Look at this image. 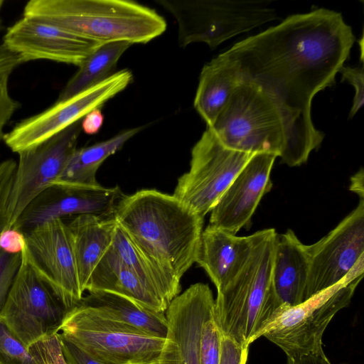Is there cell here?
<instances>
[{
	"label": "cell",
	"instance_id": "obj_1",
	"mask_svg": "<svg viewBox=\"0 0 364 364\" xmlns=\"http://www.w3.org/2000/svg\"><path fill=\"white\" fill-rule=\"evenodd\" d=\"M355 40L341 13L321 8L289 16L226 50L242 82L257 84L279 109L286 134L280 158L287 166L305 163L321 145L324 134L313 123L312 100L335 84Z\"/></svg>",
	"mask_w": 364,
	"mask_h": 364
},
{
	"label": "cell",
	"instance_id": "obj_2",
	"mask_svg": "<svg viewBox=\"0 0 364 364\" xmlns=\"http://www.w3.org/2000/svg\"><path fill=\"white\" fill-rule=\"evenodd\" d=\"M114 217L139 248L179 279L196 263L204 218L173 195L154 189L124 195Z\"/></svg>",
	"mask_w": 364,
	"mask_h": 364
},
{
	"label": "cell",
	"instance_id": "obj_3",
	"mask_svg": "<svg viewBox=\"0 0 364 364\" xmlns=\"http://www.w3.org/2000/svg\"><path fill=\"white\" fill-rule=\"evenodd\" d=\"M23 16L101 44L146 43L166 29L155 10L129 0H31Z\"/></svg>",
	"mask_w": 364,
	"mask_h": 364
},
{
	"label": "cell",
	"instance_id": "obj_4",
	"mask_svg": "<svg viewBox=\"0 0 364 364\" xmlns=\"http://www.w3.org/2000/svg\"><path fill=\"white\" fill-rule=\"evenodd\" d=\"M252 252L237 275L218 291L214 317L222 333L250 347L264 323L281 305L272 282L277 232H255Z\"/></svg>",
	"mask_w": 364,
	"mask_h": 364
},
{
	"label": "cell",
	"instance_id": "obj_5",
	"mask_svg": "<svg viewBox=\"0 0 364 364\" xmlns=\"http://www.w3.org/2000/svg\"><path fill=\"white\" fill-rule=\"evenodd\" d=\"M363 272L364 257L335 285L297 305H280L256 334L255 341L264 337L290 359L324 355V331L336 314L350 303Z\"/></svg>",
	"mask_w": 364,
	"mask_h": 364
},
{
	"label": "cell",
	"instance_id": "obj_6",
	"mask_svg": "<svg viewBox=\"0 0 364 364\" xmlns=\"http://www.w3.org/2000/svg\"><path fill=\"white\" fill-rule=\"evenodd\" d=\"M58 333L101 364H159L165 343L80 303L66 311Z\"/></svg>",
	"mask_w": 364,
	"mask_h": 364
},
{
	"label": "cell",
	"instance_id": "obj_7",
	"mask_svg": "<svg viewBox=\"0 0 364 364\" xmlns=\"http://www.w3.org/2000/svg\"><path fill=\"white\" fill-rule=\"evenodd\" d=\"M226 147L252 154L281 157L286 134L281 114L255 83L242 81L209 127Z\"/></svg>",
	"mask_w": 364,
	"mask_h": 364
},
{
	"label": "cell",
	"instance_id": "obj_8",
	"mask_svg": "<svg viewBox=\"0 0 364 364\" xmlns=\"http://www.w3.org/2000/svg\"><path fill=\"white\" fill-rule=\"evenodd\" d=\"M176 19L178 43H205L211 49L242 33L277 18L264 0H156Z\"/></svg>",
	"mask_w": 364,
	"mask_h": 364
},
{
	"label": "cell",
	"instance_id": "obj_9",
	"mask_svg": "<svg viewBox=\"0 0 364 364\" xmlns=\"http://www.w3.org/2000/svg\"><path fill=\"white\" fill-rule=\"evenodd\" d=\"M253 155L226 147L207 127L192 149L190 169L178 179L173 196L204 218Z\"/></svg>",
	"mask_w": 364,
	"mask_h": 364
},
{
	"label": "cell",
	"instance_id": "obj_10",
	"mask_svg": "<svg viewBox=\"0 0 364 364\" xmlns=\"http://www.w3.org/2000/svg\"><path fill=\"white\" fill-rule=\"evenodd\" d=\"M66 311L21 252L20 266L0 311V321L29 348L58 333Z\"/></svg>",
	"mask_w": 364,
	"mask_h": 364
},
{
	"label": "cell",
	"instance_id": "obj_11",
	"mask_svg": "<svg viewBox=\"0 0 364 364\" xmlns=\"http://www.w3.org/2000/svg\"><path fill=\"white\" fill-rule=\"evenodd\" d=\"M132 80L133 75L128 69L114 73L102 82L21 120L5 134L3 141L17 154L33 148L100 108Z\"/></svg>",
	"mask_w": 364,
	"mask_h": 364
},
{
	"label": "cell",
	"instance_id": "obj_12",
	"mask_svg": "<svg viewBox=\"0 0 364 364\" xmlns=\"http://www.w3.org/2000/svg\"><path fill=\"white\" fill-rule=\"evenodd\" d=\"M22 254L68 311L83 297L70 232L63 219H54L26 232Z\"/></svg>",
	"mask_w": 364,
	"mask_h": 364
},
{
	"label": "cell",
	"instance_id": "obj_13",
	"mask_svg": "<svg viewBox=\"0 0 364 364\" xmlns=\"http://www.w3.org/2000/svg\"><path fill=\"white\" fill-rule=\"evenodd\" d=\"M81 122L18 154L9 206L11 228L26 206L64 171L77 149Z\"/></svg>",
	"mask_w": 364,
	"mask_h": 364
},
{
	"label": "cell",
	"instance_id": "obj_14",
	"mask_svg": "<svg viewBox=\"0 0 364 364\" xmlns=\"http://www.w3.org/2000/svg\"><path fill=\"white\" fill-rule=\"evenodd\" d=\"M307 247L309 270L304 301L341 281L364 257V199L326 235Z\"/></svg>",
	"mask_w": 364,
	"mask_h": 364
},
{
	"label": "cell",
	"instance_id": "obj_15",
	"mask_svg": "<svg viewBox=\"0 0 364 364\" xmlns=\"http://www.w3.org/2000/svg\"><path fill=\"white\" fill-rule=\"evenodd\" d=\"M124 195L118 186L53 183L26 206L11 228L26 232L51 220L70 215L113 217Z\"/></svg>",
	"mask_w": 364,
	"mask_h": 364
},
{
	"label": "cell",
	"instance_id": "obj_16",
	"mask_svg": "<svg viewBox=\"0 0 364 364\" xmlns=\"http://www.w3.org/2000/svg\"><path fill=\"white\" fill-rule=\"evenodd\" d=\"M215 299L207 284L191 285L168 304L167 333L159 364H200L202 327L213 314Z\"/></svg>",
	"mask_w": 364,
	"mask_h": 364
},
{
	"label": "cell",
	"instance_id": "obj_17",
	"mask_svg": "<svg viewBox=\"0 0 364 364\" xmlns=\"http://www.w3.org/2000/svg\"><path fill=\"white\" fill-rule=\"evenodd\" d=\"M3 44L22 63L48 60L77 67L101 45L26 16L6 29Z\"/></svg>",
	"mask_w": 364,
	"mask_h": 364
},
{
	"label": "cell",
	"instance_id": "obj_18",
	"mask_svg": "<svg viewBox=\"0 0 364 364\" xmlns=\"http://www.w3.org/2000/svg\"><path fill=\"white\" fill-rule=\"evenodd\" d=\"M275 155L254 154L210 211V225L235 235L250 223L262 197L272 188Z\"/></svg>",
	"mask_w": 364,
	"mask_h": 364
},
{
	"label": "cell",
	"instance_id": "obj_19",
	"mask_svg": "<svg viewBox=\"0 0 364 364\" xmlns=\"http://www.w3.org/2000/svg\"><path fill=\"white\" fill-rule=\"evenodd\" d=\"M255 234L237 236L212 225L203 230L196 260L208 274L217 291L241 271L254 246Z\"/></svg>",
	"mask_w": 364,
	"mask_h": 364
},
{
	"label": "cell",
	"instance_id": "obj_20",
	"mask_svg": "<svg viewBox=\"0 0 364 364\" xmlns=\"http://www.w3.org/2000/svg\"><path fill=\"white\" fill-rule=\"evenodd\" d=\"M85 291L117 294L158 313H165L168 306L154 289L125 265L110 248L92 272Z\"/></svg>",
	"mask_w": 364,
	"mask_h": 364
},
{
	"label": "cell",
	"instance_id": "obj_21",
	"mask_svg": "<svg viewBox=\"0 0 364 364\" xmlns=\"http://www.w3.org/2000/svg\"><path fill=\"white\" fill-rule=\"evenodd\" d=\"M309 270L307 245L291 229L284 233H277L272 282L281 305L295 306L304 301Z\"/></svg>",
	"mask_w": 364,
	"mask_h": 364
},
{
	"label": "cell",
	"instance_id": "obj_22",
	"mask_svg": "<svg viewBox=\"0 0 364 364\" xmlns=\"http://www.w3.org/2000/svg\"><path fill=\"white\" fill-rule=\"evenodd\" d=\"M66 224L79 282L85 292L92 272L111 247L117 223L114 216L80 215Z\"/></svg>",
	"mask_w": 364,
	"mask_h": 364
},
{
	"label": "cell",
	"instance_id": "obj_23",
	"mask_svg": "<svg viewBox=\"0 0 364 364\" xmlns=\"http://www.w3.org/2000/svg\"><path fill=\"white\" fill-rule=\"evenodd\" d=\"M242 82L240 67L226 51L204 65L193 105L198 114L210 127Z\"/></svg>",
	"mask_w": 364,
	"mask_h": 364
},
{
	"label": "cell",
	"instance_id": "obj_24",
	"mask_svg": "<svg viewBox=\"0 0 364 364\" xmlns=\"http://www.w3.org/2000/svg\"><path fill=\"white\" fill-rule=\"evenodd\" d=\"M79 303L93 308L109 319L143 333L166 338L167 321L165 313L148 310L125 297L104 291L89 292Z\"/></svg>",
	"mask_w": 364,
	"mask_h": 364
},
{
	"label": "cell",
	"instance_id": "obj_25",
	"mask_svg": "<svg viewBox=\"0 0 364 364\" xmlns=\"http://www.w3.org/2000/svg\"><path fill=\"white\" fill-rule=\"evenodd\" d=\"M110 249L168 304L180 294L181 279L139 248L117 223Z\"/></svg>",
	"mask_w": 364,
	"mask_h": 364
},
{
	"label": "cell",
	"instance_id": "obj_26",
	"mask_svg": "<svg viewBox=\"0 0 364 364\" xmlns=\"http://www.w3.org/2000/svg\"><path fill=\"white\" fill-rule=\"evenodd\" d=\"M142 127L122 132L116 136L90 146L77 149L60 176L51 183L97 186L96 173L101 164L114 154ZM50 185V186H51Z\"/></svg>",
	"mask_w": 364,
	"mask_h": 364
},
{
	"label": "cell",
	"instance_id": "obj_27",
	"mask_svg": "<svg viewBox=\"0 0 364 364\" xmlns=\"http://www.w3.org/2000/svg\"><path fill=\"white\" fill-rule=\"evenodd\" d=\"M132 44L116 41L101 44L79 67L60 93L57 101L67 100L112 75L122 54Z\"/></svg>",
	"mask_w": 364,
	"mask_h": 364
},
{
	"label": "cell",
	"instance_id": "obj_28",
	"mask_svg": "<svg viewBox=\"0 0 364 364\" xmlns=\"http://www.w3.org/2000/svg\"><path fill=\"white\" fill-rule=\"evenodd\" d=\"M0 364H34V358L30 350L1 321Z\"/></svg>",
	"mask_w": 364,
	"mask_h": 364
},
{
	"label": "cell",
	"instance_id": "obj_29",
	"mask_svg": "<svg viewBox=\"0 0 364 364\" xmlns=\"http://www.w3.org/2000/svg\"><path fill=\"white\" fill-rule=\"evenodd\" d=\"M221 331L213 314L204 322L200 338V364H220Z\"/></svg>",
	"mask_w": 364,
	"mask_h": 364
},
{
	"label": "cell",
	"instance_id": "obj_30",
	"mask_svg": "<svg viewBox=\"0 0 364 364\" xmlns=\"http://www.w3.org/2000/svg\"><path fill=\"white\" fill-rule=\"evenodd\" d=\"M16 168V161L14 159L0 162V237L11 228L9 206Z\"/></svg>",
	"mask_w": 364,
	"mask_h": 364
},
{
	"label": "cell",
	"instance_id": "obj_31",
	"mask_svg": "<svg viewBox=\"0 0 364 364\" xmlns=\"http://www.w3.org/2000/svg\"><path fill=\"white\" fill-rule=\"evenodd\" d=\"M21 262V253H9L0 249V311Z\"/></svg>",
	"mask_w": 364,
	"mask_h": 364
},
{
	"label": "cell",
	"instance_id": "obj_32",
	"mask_svg": "<svg viewBox=\"0 0 364 364\" xmlns=\"http://www.w3.org/2000/svg\"><path fill=\"white\" fill-rule=\"evenodd\" d=\"M11 74V72L0 74V141L4 140L6 124L20 107L19 102L11 96L9 91Z\"/></svg>",
	"mask_w": 364,
	"mask_h": 364
},
{
	"label": "cell",
	"instance_id": "obj_33",
	"mask_svg": "<svg viewBox=\"0 0 364 364\" xmlns=\"http://www.w3.org/2000/svg\"><path fill=\"white\" fill-rule=\"evenodd\" d=\"M339 73L342 75L341 81H348L355 89L353 105L349 112V118H352L362 107L364 103L363 68H352L343 65Z\"/></svg>",
	"mask_w": 364,
	"mask_h": 364
},
{
	"label": "cell",
	"instance_id": "obj_34",
	"mask_svg": "<svg viewBox=\"0 0 364 364\" xmlns=\"http://www.w3.org/2000/svg\"><path fill=\"white\" fill-rule=\"evenodd\" d=\"M249 348L222 333L220 364H246Z\"/></svg>",
	"mask_w": 364,
	"mask_h": 364
},
{
	"label": "cell",
	"instance_id": "obj_35",
	"mask_svg": "<svg viewBox=\"0 0 364 364\" xmlns=\"http://www.w3.org/2000/svg\"><path fill=\"white\" fill-rule=\"evenodd\" d=\"M62 351L68 364H101L59 333Z\"/></svg>",
	"mask_w": 364,
	"mask_h": 364
},
{
	"label": "cell",
	"instance_id": "obj_36",
	"mask_svg": "<svg viewBox=\"0 0 364 364\" xmlns=\"http://www.w3.org/2000/svg\"><path fill=\"white\" fill-rule=\"evenodd\" d=\"M25 245L23 232L15 228L6 230L0 237V249L9 253H21Z\"/></svg>",
	"mask_w": 364,
	"mask_h": 364
},
{
	"label": "cell",
	"instance_id": "obj_37",
	"mask_svg": "<svg viewBox=\"0 0 364 364\" xmlns=\"http://www.w3.org/2000/svg\"><path fill=\"white\" fill-rule=\"evenodd\" d=\"M103 122V114L100 108H97L90 112L82 118L81 129L87 134H95L101 129Z\"/></svg>",
	"mask_w": 364,
	"mask_h": 364
},
{
	"label": "cell",
	"instance_id": "obj_38",
	"mask_svg": "<svg viewBox=\"0 0 364 364\" xmlns=\"http://www.w3.org/2000/svg\"><path fill=\"white\" fill-rule=\"evenodd\" d=\"M28 349L34 358V364H56L46 337L32 345Z\"/></svg>",
	"mask_w": 364,
	"mask_h": 364
},
{
	"label": "cell",
	"instance_id": "obj_39",
	"mask_svg": "<svg viewBox=\"0 0 364 364\" xmlns=\"http://www.w3.org/2000/svg\"><path fill=\"white\" fill-rule=\"evenodd\" d=\"M20 57L3 43L0 45V74L11 72L21 64Z\"/></svg>",
	"mask_w": 364,
	"mask_h": 364
},
{
	"label": "cell",
	"instance_id": "obj_40",
	"mask_svg": "<svg viewBox=\"0 0 364 364\" xmlns=\"http://www.w3.org/2000/svg\"><path fill=\"white\" fill-rule=\"evenodd\" d=\"M287 364H331L324 355L309 354L295 359L287 358Z\"/></svg>",
	"mask_w": 364,
	"mask_h": 364
},
{
	"label": "cell",
	"instance_id": "obj_41",
	"mask_svg": "<svg viewBox=\"0 0 364 364\" xmlns=\"http://www.w3.org/2000/svg\"><path fill=\"white\" fill-rule=\"evenodd\" d=\"M363 175V169L360 168L350 178V190L355 193L360 199H364Z\"/></svg>",
	"mask_w": 364,
	"mask_h": 364
},
{
	"label": "cell",
	"instance_id": "obj_42",
	"mask_svg": "<svg viewBox=\"0 0 364 364\" xmlns=\"http://www.w3.org/2000/svg\"><path fill=\"white\" fill-rule=\"evenodd\" d=\"M4 23H3V21L1 20V18H0V31L4 30Z\"/></svg>",
	"mask_w": 364,
	"mask_h": 364
},
{
	"label": "cell",
	"instance_id": "obj_43",
	"mask_svg": "<svg viewBox=\"0 0 364 364\" xmlns=\"http://www.w3.org/2000/svg\"><path fill=\"white\" fill-rule=\"evenodd\" d=\"M4 3V1L3 0H0V10L3 6Z\"/></svg>",
	"mask_w": 364,
	"mask_h": 364
}]
</instances>
